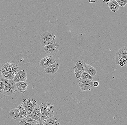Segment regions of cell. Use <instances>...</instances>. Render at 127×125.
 Instances as JSON below:
<instances>
[{
    "label": "cell",
    "instance_id": "cell-14",
    "mask_svg": "<svg viewBox=\"0 0 127 125\" xmlns=\"http://www.w3.org/2000/svg\"><path fill=\"white\" fill-rule=\"evenodd\" d=\"M120 59H127V48L123 47L117 51L116 53V61Z\"/></svg>",
    "mask_w": 127,
    "mask_h": 125
},
{
    "label": "cell",
    "instance_id": "cell-27",
    "mask_svg": "<svg viewBox=\"0 0 127 125\" xmlns=\"http://www.w3.org/2000/svg\"><path fill=\"white\" fill-rule=\"evenodd\" d=\"M103 2L104 3H106L108 4L111 1V0H103Z\"/></svg>",
    "mask_w": 127,
    "mask_h": 125
},
{
    "label": "cell",
    "instance_id": "cell-15",
    "mask_svg": "<svg viewBox=\"0 0 127 125\" xmlns=\"http://www.w3.org/2000/svg\"><path fill=\"white\" fill-rule=\"evenodd\" d=\"M37 122V121L27 116L26 117L21 119L19 124L20 125H35Z\"/></svg>",
    "mask_w": 127,
    "mask_h": 125
},
{
    "label": "cell",
    "instance_id": "cell-17",
    "mask_svg": "<svg viewBox=\"0 0 127 125\" xmlns=\"http://www.w3.org/2000/svg\"><path fill=\"white\" fill-rule=\"evenodd\" d=\"M84 71L87 72L92 77H94L97 74V71L95 68L89 64H86Z\"/></svg>",
    "mask_w": 127,
    "mask_h": 125
},
{
    "label": "cell",
    "instance_id": "cell-24",
    "mask_svg": "<svg viewBox=\"0 0 127 125\" xmlns=\"http://www.w3.org/2000/svg\"><path fill=\"white\" fill-rule=\"evenodd\" d=\"M119 6L124 7L126 5L127 3V0H117L116 1Z\"/></svg>",
    "mask_w": 127,
    "mask_h": 125
},
{
    "label": "cell",
    "instance_id": "cell-29",
    "mask_svg": "<svg viewBox=\"0 0 127 125\" xmlns=\"http://www.w3.org/2000/svg\"></svg>",
    "mask_w": 127,
    "mask_h": 125
},
{
    "label": "cell",
    "instance_id": "cell-4",
    "mask_svg": "<svg viewBox=\"0 0 127 125\" xmlns=\"http://www.w3.org/2000/svg\"><path fill=\"white\" fill-rule=\"evenodd\" d=\"M21 104L26 110L28 116L33 111L36 105V101L34 99L27 98L24 99Z\"/></svg>",
    "mask_w": 127,
    "mask_h": 125
},
{
    "label": "cell",
    "instance_id": "cell-10",
    "mask_svg": "<svg viewBox=\"0 0 127 125\" xmlns=\"http://www.w3.org/2000/svg\"><path fill=\"white\" fill-rule=\"evenodd\" d=\"M27 73L24 70H21L18 71L13 78V80L15 83L26 82L27 80Z\"/></svg>",
    "mask_w": 127,
    "mask_h": 125
},
{
    "label": "cell",
    "instance_id": "cell-16",
    "mask_svg": "<svg viewBox=\"0 0 127 125\" xmlns=\"http://www.w3.org/2000/svg\"><path fill=\"white\" fill-rule=\"evenodd\" d=\"M15 85L17 90L23 93L27 89L28 83L26 82H22L16 83Z\"/></svg>",
    "mask_w": 127,
    "mask_h": 125
},
{
    "label": "cell",
    "instance_id": "cell-18",
    "mask_svg": "<svg viewBox=\"0 0 127 125\" xmlns=\"http://www.w3.org/2000/svg\"><path fill=\"white\" fill-rule=\"evenodd\" d=\"M1 74L2 76V78L5 79L9 80H13L14 76L12 75L7 71L5 69L3 68V67L1 68L0 70Z\"/></svg>",
    "mask_w": 127,
    "mask_h": 125
},
{
    "label": "cell",
    "instance_id": "cell-25",
    "mask_svg": "<svg viewBox=\"0 0 127 125\" xmlns=\"http://www.w3.org/2000/svg\"><path fill=\"white\" fill-rule=\"evenodd\" d=\"M99 85V83L98 82H97V81L94 82L93 83V86H94L95 87H97Z\"/></svg>",
    "mask_w": 127,
    "mask_h": 125
},
{
    "label": "cell",
    "instance_id": "cell-12",
    "mask_svg": "<svg viewBox=\"0 0 127 125\" xmlns=\"http://www.w3.org/2000/svg\"><path fill=\"white\" fill-rule=\"evenodd\" d=\"M40 109L39 106L36 104L33 110V111L28 116L37 122L40 121Z\"/></svg>",
    "mask_w": 127,
    "mask_h": 125
},
{
    "label": "cell",
    "instance_id": "cell-28",
    "mask_svg": "<svg viewBox=\"0 0 127 125\" xmlns=\"http://www.w3.org/2000/svg\"><path fill=\"white\" fill-rule=\"evenodd\" d=\"M115 0L117 1V0Z\"/></svg>",
    "mask_w": 127,
    "mask_h": 125
},
{
    "label": "cell",
    "instance_id": "cell-23",
    "mask_svg": "<svg viewBox=\"0 0 127 125\" xmlns=\"http://www.w3.org/2000/svg\"><path fill=\"white\" fill-rule=\"evenodd\" d=\"M80 78L83 79H90L91 80H93V77L85 71H83L82 73Z\"/></svg>",
    "mask_w": 127,
    "mask_h": 125
},
{
    "label": "cell",
    "instance_id": "cell-22",
    "mask_svg": "<svg viewBox=\"0 0 127 125\" xmlns=\"http://www.w3.org/2000/svg\"><path fill=\"white\" fill-rule=\"evenodd\" d=\"M116 63L120 67L126 66L127 64V59H120L116 61Z\"/></svg>",
    "mask_w": 127,
    "mask_h": 125
},
{
    "label": "cell",
    "instance_id": "cell-9",
    "mask_svg": "<svg viewBox=\"0 0 127 125\" xmlns=\"http://www.w3.org/2000/svg\"><path fill=\"white\" fill-rule=\"evenodd\" d=\"M3 68L8 71L12 75L15 76L19 71V67L15 63H11L7 62L4 64Z\"/></svg>",
    "mask_w": 127,
    "mask_h": 125
},
{
    "label": "cell",
    "instance_id": "cell-3",
    "mask_svg": "<svg viewBox=\"0 0 127 125\" xmlns=\"http://www.w3.org/2000/svg\"><path fill=\"white\" fill-rule=\"evenodd\" d=\"M57 38L52 32L47 31L43 33L41 35L40 39V44L44 47L56 42Z\"/></svg>",
    "mask_w": 127,
    "mask_h": 125
},
{
    "label": "cell",
    "instance_id": "cell-8",
    "mask_svg": "<svg viewBox=\"0 0 127 125\" xmlns=\"http://www.w3.org/2000/svg\"><path fill=\"white\" fill-rule=\"evenodd\" d=\"M55 62V59L52 56L48 55L42 59L39 64L41 67L45 69Z\"/></svg>",
    "mask_w": 127,
    "mask_h": 125
},
{
    "label": "cell",
    "instance_id": "cell-6",
    "mask_svg": "<svg viewBox=\"0 0 127 125\" xmlns=\"http://www.w3.org/2000/svg\"><path fill=\"white\" fill-rule=\"evenodd\" d=\"M94 80L90 79H83L79 78L78 82V84L80 89L83 91L90 90L93 86Z\"/></svg>",
    "mask_w": 127,
    "mask_h": 125
},
{
    "label": "cell",
    "instance_id": "cell-5",
    "mask_svg": "<svg viewBox=\"0 0 127 125\" xmlns=\"http://www.w3.org/2000/svg\"><path fill=\"white\" fill-rule=\"evenodd\" d=\"M59 50V45L57 43L47 45L44 47V50L48 55H56Z\"/></svg>",
    "mask_w": 127,
    "mask_h": 125
},
{
    "label": "cell",
    "instance_id": "cell-13",
    "mask_svg": "<svg viewBox=\"0 0 127 125\" xmlns=\"http://www.w3.org/2000/svg\"><path fill=\"white\" fill-rule=\"evenodd\" d=\"M60 66L58 63H55L44 69V71L49 75H54L58 71Z\"/></svg>",
    "mask_w": 127,
    "mask_h": 125
},
{
    "label": "cell",
    "instance_id": "cell-11",
    "mask_svg": "<svg viewBox=\"0 0 127 125\" xmlns=\"http://www.w3.org/2000/svg\"><path fill=\"white\" fill-rule=\"evenodd\" d=\"M44 125H60V119L56 116H52L43 121Z\"/></svg>",
    "mask_w": 127,
    "mask_h": 125
},
{
    "label": "cell",
    "instance_id": "cell-1",
    "mask_svg": "<svg viewBox=\"0 0 127 125\" xmlns=\"http://www.w3.org/2000/svg\"><path fill=\"white\" fill-rule=\"evenodd\" d=\"M17 91L13 80L0 78V93L6 96L13 95Z\"/></svg>",
    "mask_w": 127,
    "mask_h": 125
},
{
    "label": "cell",
    "instance_id": "cell-26",
    "mask_svg": "<svg viewBox=\"0 0 127 125\" xmlns=\"http://www.w3.org/2000/svg\"><path fill=\"white\" fill-rule=\"evenodd\" d=\"M43 121H39L37 122V123L35 125H43Z\"/></svg>",
    "mask_w": 127,
    "mask_h": 125
},
{
    "label": "cell",
    "instance_id": "cell-2",
    "mask_svg": "<svg viewBox=\"0 0 127 125\" xmlns=\"http://www.w3.org/2000/svg\"><path fill=\"white\" fill-rule=\"evenodd\" d=\"M40 109V120L43 121L52 117L55 113V108L50 103H43L39 106Z\"/></svg>",
    "mask_w": 127,
    "mask_h": 125
},
{
    "label": "cell",
    "instance_id": "cell-21",
    "mask_svg": "<svg viewBox=\"0 0 127 125\" xmlns=\"http://www.w3.org/2000/svg\"><path fill=\"white\" fill-rule=\"evenodd\" d=\"M19 109L20 111V117L19 118L20 119L24 118L27 117L28 115L26 110L22 105V104H20L17 107V108Z\"/></svg>",
    "mask_w": 127,
    "mask_h": 125
},
{
    "label": "cell",
    "instance_id": "cell-7",
    "mask_svg": "<svg viewBox=\"0 0 127 125\" xmlns=\"http://www.w3.org/2000/svg\"><path fill=\"white\" fill-rule=\"evenodd\" d=\"M86 63L83 61H78L74 66V74L77 79L80 78L82 73L84 71Z\"/></svg>",
    "mask_w": 127,
    "mask_h": 125
},
{
    "label": "cell",
    "instance_id": "cell-20",
    "mask_svg": "<svg viewBox=\"0 0 127 125\" xmlns=\"http://www.w3.org/2000/svg\"><path fill=\"white\" fill-rule=\"evenodd\" d=\"M108 6L111 11L114 13L118 11L120 7L116 1L115 0H113L112 1H110L109 4Z\"/></svg>",
    "mask_w": 127,
    "mask_h": 125
},
{
    "label": "cell",
    "instance_id": "cell-19",
    "mask_svg": "<svg viewBox=\"0 0 127 125\" xmlns=\"http://www.w3.org/2000/svg\"><path fill=\"white\" fill-rule=\"evenodd\" d=\"M9 117L15 120L19 118L20 113L19 110L18 108L13 109L9 111Z\"/></svg>",
    "mask_w": 127,
    "mask_h": 125
}]
</instances>
